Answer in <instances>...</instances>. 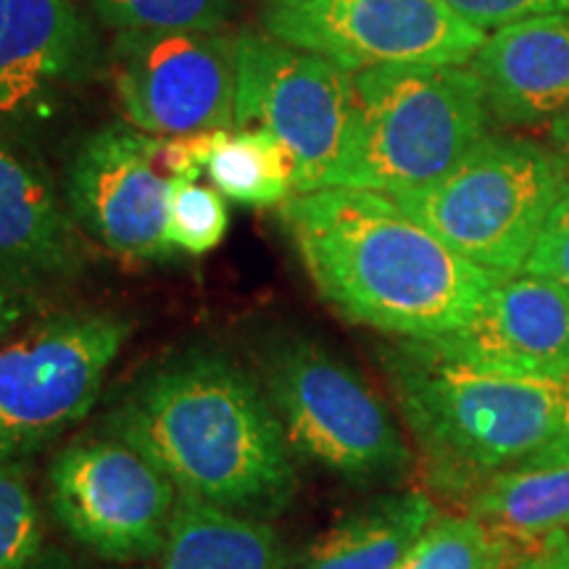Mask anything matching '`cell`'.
Here are the masks:
<instances>
[{"label":"cell","instance_id":"6da1fadb","mask_svg":"<svg viewBox=\"0 0 569 569\" xmlns=\"http://www.w3.org/2000/svg\"><path fill=\"white\" fill-rule=\"evenodd\" d=\"M180 493L259 519L298 490L296 453L259 377L217 348H188L138 377L106 417Z\"/></svg>","mask_w":569,"mask_h":569},{"label":"cell","instance_id":"7a4b0ae2","mask_svg":"<svg viewBox=\"0 0 569 569\" xmlns=\"http://www.w3.org/2000/svg\"><path fill=\"white\" fill-rule=\"evenodd\" d=\"M280 217L319 296L348 322L386 336L443 338L501 280L375 190L296 193Z\"/></svg>","mask_w":569,"mask_h":569},{"label":"cell","instance_id":"3957f363","mask_svg":"<svg viewBox=\"0 0 569 569\" xmlns=\"http://www.w3.org/2000/svg\"><path fill=\"white\" fill-rule=\"evenodd\" d=\"M382 367L438 496L465 503L498 475L569 465V375L482 367L425 340L382 351Z\"/></svg>","mask_w":569,"mask_h":569},{"label":"cell","instance_id":"277c9868","mask_svg":"<svg viewBox=\"0 0 569 569\" xmlns=\"http://www.w3.org/2000/svg\"><path fill=\"white\" fill-rule=\"evenodd\" d=\"M467 63H386L353 74V124L330 188L401 196L451 172L488 134Z\"/></svg>","mask_w":569,"mask_h":569},{"label":"cell","instance_id":"5b68a950","mask_svg":"<svg viewBox=\"0 0 569 569\" xmlns=\"http://www.w3.org/2000/svg\"><path fill=\"white\" fill-rule=\"evenodd\" d=\"M559 182L553 148L488 132L438 182L390 198L467 261L509 277L525 269L559 203Z\"/></svg>","mask_w":569,"mask_h":569},{"label":"cell","instance_id":"8992f818","mask_svg":"<svg viewBox=\"0 0 569 569\" xmlns=\"http://www.w3.org/2000/svg\"><path fill=\"white\" fill-rule=\"evenodd\" d=\"M259 380L296 457L351 482L398 480L415 465L386 401L317 340H274Z\"/></svg>","mask_w":569,"mask_h":569},{"label":"cell","instance_id":"52a82bcc","mask_svg":"<svg viewBox=\"0 0 569 569\" xmlns=\"http://www.w3.org/2000/svg\"><path fill=\"white\" fill-rule=\"evenodd\" d=\"M113 311H61L0 346V459L46 448L96 407L132 336Z\"/></svg>","mask_w":569,"mask_h":569},{"label":"cell","instance_id":"ba28073f","mask_svg":"<svg viewBox=\"0 0 569 569\" xmlns=\"http://www.w3.org/2000/svg\"><path fill=\"white\" fill-rule=\"evenodd\" d=\"M353 124V74L272 34L238 38L234 127L261 130L282 148L293 196L330 188Z\"/></svg>","mask_w":569,"mask_h":569},{"label":"cell","instance_id":"9c48e42d","mask_svg":"<svg viewBox=\"0 0 569 569\" xmlns=\"http://www.w3.org/2000/svg\"><path fill=\"white\" fill-rule=\"evenodd\" d=\"M180 490L122 438L77 440L48 467L53 517L111 565L153 559L167 543Z\"/></svg>","mask_w":569,"mask_h":569},{"label":"cell","instance_id":"30bf717a","mask_svg":"<svg viewBox=\"0 0 569 569\" xmlns=\"http://www.w3.org/2000/svg\"><path fill=\"white\" fill-rule=\"evenodd\" d=\"M264 32L340 69L467 63L486 32L443 0H264Z\"/></svg>","mask_w":569,"mask_h":569},{"label":"cell","instance_id":"8fae6325","mask_svg":"<svg viewBox=\"0 0 569 569\" xmlns=\"http://www.w3.org/2000/svg\"><path fill=\"white\" fill-rule=\"evenodd\" d=\"M111 74L127 122L156 138L234 127L238 40L222 32H117Z\"/></svg>","mask_w":569,"mask_h":569},{"label":"cell","instance_id":"7c38bea8","mask_svg":"<svg viewBox=\"0 0 569 569\" xmlns=\"http://www.w3.org/2000/svg\"><path fill=\"white\" fill-rule=\"evenodd\" d=\"M161 138L127 124L90 132L67 163V203L80 230L132 261H167L169 188L161 172Z\"/></svg>","mask_w":569,"mask_h":569},{"label":"cell","instance_id":"4fadbf2b","mask_svg":"<svg viewBox=\"0 0 569 569\" xmlns=\"http://www.w3.org/2000/svg\"><path fill=\"white\" fill-rule=\"evenodd\" d=\"M425 343L482 367L569 375V296L530 272L501 277L465 327Z\"/></svg>","mask_w":569,"mask_h":569},{"label":"cell","instance_id":"5bb4252c","mask_svg":"<svg viewBox=\"0 0 569 569\" xmlns=\"http://www.w3.org/2000/svg\"><path fill=\"white\" fill-rule=\"evenodd\" d=\"M467 67L490 119L507 127H551L569 109V13L486 32Z\"/></svg>","mask_w":569,"mask_h":569},{"label":"cell","instance_id":"9a60e30c","mask_svg":"<svg viewBox=\"0 0 569 569\" xmlns=\"http://www.w3.org/2000/svg\"><path fill=\"white\" fill-rule=\"evenodd\" d=\"M48 177L0 146V284L30 296L77 280L88 256Z\"/></svg>","mask_w":569,"mask_h":569},{"label":"cell","instance_id":"2e32d148","mask_svg":"<svg viewBox=\"0 0 569 569\" xmlns=\"http://www.w3.org/2000/svg\"><path fill=\"white\" fill-rule=\"evenodd\" d=\"M96 56L90 21L71 0H9L0 30V117L32 111L77 82Z\"/></svg>","mask_w":569,"mask_h":569},{"label":"cell","instance_id":"e0dca14e","mask_svg":"<svg viewBox=\"0 0 569 569\" xmlns=\"http://www.w3.org/2000/svg\"><path fill=\"white\" fill-rule=\"evenodd\" d=\"M436 519V501L422 490L377 496L311 540L288 569H396Z\"/></svg>","mask_w":569,"mask_h":569},{"label":"cell","instance_id":"ac0fdd59","mask_svg":"<svg viewBox=\"0 0 569 569\" xmlns=\"http://www.w3.org/2000/svg\"><path fill=\"white\" fill-rule=\"evenodd\" d=\"M288 553L264 519L180 493L159 569H288Z\"/></svg>","mask_w":569,"mask_h":569},{"label":"cell","instance_id":"d6986e66","mask_svg":"<svg viewBox=\"0 0 569 569\" xmlns=\"http://www.w3.org/2000/svg\"><path fill=\"white\" fill-rule=\"evenodd\" d=\"M465 515L528 538L569 528V465L507 472L465 501Z\"/></svg>","mask_w":569,"mask_h":569},{"label":"cell","instance_id":"ffe728a7","mask_svg":"<svg viewBox=\"0 0 569 569\" xmlns=\"http://www.w3.org/2000/svg\"><path fill=\"white\" fill-rule=\"evenodd\" d=\"M543 540L493 528L469 515H438L396 569H515Z\"/></svg>","mask_w":569,"mask_h":569},{"label":"cell","instance_id":"44dd1931","mask_svg":"<svg viewBox=\"0 0 569 569\" xmlns=\"http://www.w3.org/2000/svg\"><path fill=\"white\" fill-rule=\"evenodd\" d=\"M213 188L248 206H282L293 196L288 156L261 130L227 132L206 163Z\"/></svg>","mask_w":569,"mask_h":569},{"label":"cell","instance_id":"7402d4cb","mask_svg":"<svg viewBox=\"0 0 569 569\" xmlns=\"http://www.w3.org/2000/svg\"><path fill=\"white\" fill-rule=\"evenodd\" d=\"M90 6L117 32H217L234 0H90Z\"/></svg>","mask_w":569,"mask_h":569},{"label":"cell","instance_id":"603a6c76","mask_svg":"<svg viewBox=\"0 0 569 569\" xmlns=\"http://www.w3.org/2000/svg\"><path fill=\"white\" fill-rule=\"evenodd\" d=\"M46 522L21 461L0 459V569H24L46 549Z\"/></svg>","mask_w":569,"mask_h":569},{"label":"cell","instance_id":"cb8c5ba5","mask_svg":"<svg viewBox=\"0 0 569 569\" xmlns=\"http://www.w3.org/2000/svg\"><path fill=\"white\" fill-rule=\"evenodd\" d=\"M230 209L224 196L190 177H172L169 188V243L174 251L203 256L224 240Z\"/></svg>","mask_w":569,"mask_h":569},{"label":"cell","instance_id":"d4e9b609","mask_svg":"<svg viewBox=\"0 0 569 569\" xmlns=\"http://www.w3.org/2000/svg\"><path fill=\"white\" fill-rule=\"evenodd\" d=\"M443 3L482 32H493L498 27L525 19L569 13V0H443Z\"/></svg>","mask_w":569,"mask_h":569},{"label":"cell","instance_id":"484cf974","mask_svg":"<svg viewBox=\"0 0 569 569\" xmlns=\"http://www.w3.org/2000/svg\"><path fill=\"white\" fill-rule=\"evenodd\" d=\"M522 272L546 277L569 296V206L565 201L553 206L549 222L525 261Z\"/></svg>","mask_w":569,"mask_h":569},{"label":"cell","instance_id":"4316f807","mask_svg":"<svg viewBox=\"0 0 569 569\" xmlns=\"http://www.w3.org/2000/svg\"><path fill=\"white\" fill-rule=\"evenodd\" d=\"M230 130H209L193 134H174V138H161L159 163L169 177H190L196 180L198 174L206 172L211 153L217 151L219 142Z\"/></svg>","mask_w":569,"mask_h":569},{"label":"cell","instance_id":"83f0119b","mask_svg":"<svg viewBox=\"0 0 569 569\" xmlns=\"http://www.w3.org/2000/svg\"><path fill=\"white\" fill-rule=\"evenodd\" d=\"M525 569H569V532H549L543 546L525 561Z\"/></svg>","mask_w":569,"mask_h":569},{"label":"cell","instance_id":"f1b7e54d","mask_svg":"<svg viewBox=\"0 0 569 569\" xmlns=\"http://www.w3.org/2000/svg\"><path fill=\"white\" fill-rule=\"evenodd\" d=\"M27 315H30V298L0 284V346L11 338Z\"/></svg>","mask_w":569,"mask_h":569},{"label":"cell","instance_id":"f546056e","mask_svg":"<svg viewBox=\"0 0 569 569\" xmlns=\"http://www.w3.org/2000/svg\"><path fill=\"white\" fill-rule=\"evenodd\" d=\"M24 569H98V567L88 565V561L69 557V553H63V551L42 549Z\"/></svg>","mask_w":569,"mask_h":569},{"label":"cell","instance_id":"4dcf8cb0","mask_svg":"<svg viewBox=\"0 0 569 569\" xmlns=\"http://www.w3.org/2000/svg\"><path fill=\"white\" fill-rule=\"evenodd\" d=\"M549 134H551L553 151H557L561 159L569 161V109L549 127Z\"/></svg>","mask_w":569,"mask_h":569},{"label":"cell","instance_id":"1f68e13d","mask_svg":"<svg viewBox=\"0 0 569 569\" xmlns=\"http://www.w3.org/2000/svg\"><path fill=\"white\" fill-rule=\"evenodd\" d=\"M559 156V153H557ZM561 182H559V201H565L569 206V161L561 159Z\"/></svg>","mask_w":569,"mask_h":569},{"label":"cell","instance_id":"d6a6232c","mask_svg":"<svg viewBox=\"0 0 569 569\" xmlns=\"http://www.w3.org/2000/svg\"><path fill=\"white\" fill-rule=\"evenodd\" d=\"M6 13H9V0H0V30L6 24Z\"/></svg>","mask_w":569,"mask_h":569},{"label":"cell","instance_id":"836d02e7","mask_svg":"<svg viewBox=\"0 0 569 569\" xmlns=\"http://www.w3.org/2000/svg\"><path fill=\"white\" fill-rule=\"evenodd\" d=\"M515 569H525V561H522V565H519V567H515Z\"/></svg>","mask_w":569,"mask_h":569}]
</instances>
